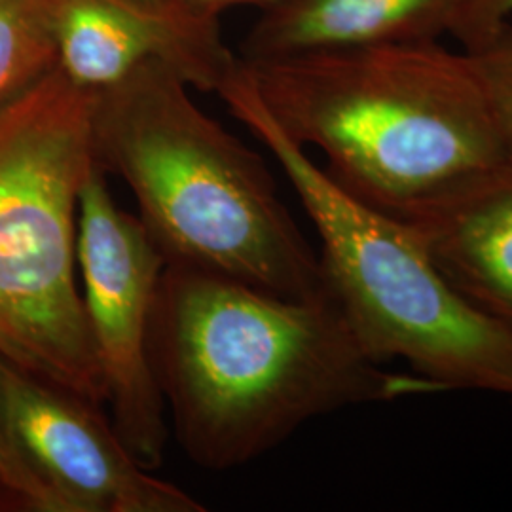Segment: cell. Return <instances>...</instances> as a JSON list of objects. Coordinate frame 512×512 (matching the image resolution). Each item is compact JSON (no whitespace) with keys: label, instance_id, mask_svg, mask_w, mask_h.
Instances as JSON below:
<instances>
[{"label":"cell","instance_id":"cell-12","mask_svg":"<svg viewBox=\"0 0 512 512\" xmlns=\"http://www.w3.org/2000/svg\"><path fill=\"white\" fill-rule=\"evenodd\" d=\"M57 0H0V109L57 65Z\"/></svg>","mask_w":512,"mask_h":512},{"label":"cell","instance_id":"cell-8","mask_svg":"<svg viewBox=\"0 0 512 512\" xmlns=\"http://www.w3.org/2000/svg\"><path fill=\"white\" fill-rule=\"evenodd\" d=\"M475 0H281L260 10L238 59L258 63L317 50L439 42Z\"/></svg>","mask_w":512,"mask_h":512},{"label":"cell","instance_id":"cell-17","mask_svg":"<svg viewBox=\"0 0 512 512\" xmlns=\"http://www.w3.org/2000/svg\"><path fill=\"white\" fill-rule=\"evenodd\" d=\"M10 503H12V505H16L8 495L4 494V492L0 490V509H4V505H10Z\"/></svg>","mask_w":512,"mask_h":512},{"label":"cell","instance_id":"cell-9","mask_svg":"<svg viewBox=\"0 0 512 512\" xmlns=\"http://www.w3.org/2000/svg\"><path fill=\"white\" fill-rule=\"evenodd\" d=\"M404 222L454 291L512 332V165Z\"/></svg>","mask_w":512,"mask_h":512},{"label":"cell","instance_id":"cell-15","mask_svg":"<svg viewBox=\"0 0 512 512\" xmlns=\"http://www.w3.org/2000/svg\"><path fill=\"white\" fill-rule=\"evenodd\" d=\"M509 19H512V0H475L454 38L465 48Z\"/></svg>","mask_w":512,"mask_h":512},{"label":"cell","instance_id":"cell-6","mask_svg":"<svg viewBox=\"0 0 512 512\" xmlns=\"http://www.w3.org/2000/svg\"><path fill=\"white\" fill-rule=\"evenodd\" d=\"M165 260L139 217L114 202L93 167L78 203V270L112 425L150 473L162 467L167 408L150 357L152 311Z\"/></svg>","mask_w":512,"mask_h":512},{"label":"cell","instance_id":"cell-18","mask_svg":"<svg viewBox=\"0 0 512 512\" xmlns=\"http://www.w3.org/2000/svg\"><path fill=\"white\" fill-rule=\"evenodd\" d=\"M509 395H512V389H511V391H509Z\"/></svg>","mask_w":512,"mask_h":512},{"label":"cell","instance_id":"cell-3","mask_svg":"<svg viewBox=\"0 0 512 512\" xmlns=\"http://www.w3.org/2000/svg\"><path fill=\"white\" fill-rule=\"evenodd\" d=\"M93 150L128 184L165 264L291 298L329 294L264 160L198 107L164 59L95 93Z\"/></svg>","mask_w":512,"mask_h":512},{"label":"cell","instance_id":"cell-1","mask_svg":"<svg viewBox=\"0 0 512 512\" xmlns=\"http://www.w3.org/2000/svg\"><path fill=\"white\" fill-rule=\"evenodd\" d=\"M150 357L184 454L209 471L255 461L319 416L439 393L382 370L330 293L291 298L175 264L158 283Z\"/></svg>","mask_w":512,"mask_h":512},{"label":"cell","instance_id":"cell-14","mask_svg":"<svg viewBox=\"0 0 512 512\" xmlns=\"http://www.w3.org/2000/svg\"><path fill=\"white\" fill-rule=\"evenodd\" d=\"M0 490L27 511L59 512L50 492L19 458L0 429Z\"/></svg>","mask_w":512,"mask_h":512},{"label":"cell","instance_id":"cell-10","mask_svg":"<svg viewBox=\"0 0 512 512\" xmlns=\"http://www.w3.org/2000/svg\"><path fill=\"white\" fill-rule=\"evenodd\" d=\"M54 35L57 69L86 92L107 90L154 57L175 67L164 33L110 0H57Z\"/></svg>","mask_w":512,"mask_h":512},{"label":"cell","instance_id":"cell-2","mask_svg":"<svg viewBox=\"0 0 512 512\" xmlns=\"http://www.w3.org/2000/svg\"><path fill=\"white\" fill-rule=\"evenodd\" d=\"M243 65L279 128L300 147L321 150L334 183L397 219L511 165L465 54L440 42Z\"/></svg>","mask_w":512,"mask_h":512},{"label":"cell","instance_id":"cell-11","mask_svg":"<svg viewBox=\"0 0 512 512\" xmlns=\"http://www.w3.org/2000/svg\"><path fill=\"white\" fill-rule=\"evenodd\" d=\"M110 2L126 8L164 33L175 54V67L190 88L217 93L238 67V54L226 46L219 19L196 12L186 0Z\"/></svg>","mask_w":512,"mask_h":512},{"label":"cell","instance_id":"cell-5","mask_svg":"<svg viewBox=\"0 0 512 512\" xmlns=\"http://www.w3.org/2000/svg\"><path fill=\"white\" fill-rule=\"evenodd\" d=\"M95 93L55 65L0 109V359L107 403L78 272Z\"/></svg>","mask_w":512,"mask_h":512},{"label":"cell","instance_id":"cell-7","mask_svg":"<svg viewBox=\"0 0 512 512\" xmlns=\"http://www.w3.org/2000/svg\"><path fill=\"white\" fill-rule=\"evenodd\" d=\"M0 429L59 512H205L152 475L99 404L0 359Z\"/></svg>","mask_w":512,"mask_h":512},{"label":"cell","instance_id":"cell-13","mask_svg":"<svg viewBox=\"0 0 512 512\" xmlns=\"http://www.w3.org/2000/svg\"><path fill=\"white\" fill-rule=\"evenodd\" d=\"M475 74L512 165V19L461 50Z\"/></svg>","mask_w":512,"mask_h":512},{"label":"cell","instance_id":"cell-4","mask_svg":"<svg viewBox=\"0 0 512 512\" xmlns=\"http://www.w3.org/2000/svg\"><path fill=\"white\" fill-rule=\"evenodd\" d=\"M217 95L289 179L321 241L327 291L366 353L380 365L403 359L437 391L509 395L512 332L454 291L412 226L334 183L279 128L241 61Z\"/></svg>","mask_w":512,"mask_h":512},{"label":"cell","instance_id":"cell-16","mask_svg":"<svg viewBox=\"0 0 512 512\" xmlns=\"http://www.w3.org/2000/svg\"><path fill=\"white\" fill-rule=\"evenodd\" d=\"M188 6H192L196 12H200L207 18L219 19L220 14L226 10V8H232V6H256L260 10L264 8H270L281 0H186Z\"/></svg>","mask_w":512,"mask_h":512}]
</instances>
